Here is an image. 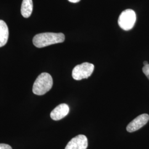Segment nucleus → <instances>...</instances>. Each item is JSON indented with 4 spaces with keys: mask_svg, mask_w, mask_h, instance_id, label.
<instances>
[{
    "mask_svg": "<svg viewBox=\"0 0 149 149\" xmlns=\"http://www.w3.org/2000/svg\"><path fill=\"white\" fill-rule=\"evenodd\" d=\"M69 111V107L67 104H60L52 111L50 117L54 120H61L68 114Z\"/></svg>",
    "mask_w": 149,
    "mask_h": 149,
    "instance_id": "7",
    "label": "nucleus"
},
{
    "mask_svg": "<svg viewBox=\"0 0 149 149\" xmlns=\"http://www.w3.org/2000/svg\"><path fill=\"white\" fill-rule=\"evenodd\" d=\"M0 149H12L11 146L8 144H0Z\"/></svg>",
    "mask_w": 149,
    "mask_h": 149,
    "instance_id": "11",
    "label": "nucleus"
},
{
    "mask_svg": "<svg viewBox=\"0 0 149 149\" xmlns=\"http://www.w3.org/2000/svg\"><path fill=\"white\" fill-rule=\"evenodd\" d=\"M9 37V31L5 22L0 20V48L5 45Z\"/></svg>",
    "mask_w": 149,
    "mask_h": 149,
    "instance_id": "8",
    "label": "nucleus"
},
{
    "mask_svg": "<svg viewBox=\"0 0 149 149\" xmlns=\"http://www.w3.org/2000/svg\"><path fill=\"white\" fill-rule=\"evenodd\" d=\"M149 120V116L148 114H141L129 123L127 127V130L129 133H133L138 130L146 124Z\"/></svg>",
    "mask_w": 149,
    "mask_h": 149,
    "instance_id": "5",
    "label": "nucleus"
},
{
    "mask_svg": "<svg viewBox=\"0 0 149 149\" xmlns=\"http://www.w3.org/2000/svg\"><path fill=\"white\" fill-rule=\"evenodd\" d=\"M32 0H23L21 6V14L23 17L28 18L32 15L33 11Z\"/></svg>",
    "mask_w": 149,
    "mask_h": 149,
    "instance_id": "9",
    "label": "nucleus"
},
{
    "mask_svg": "<svg viewBox=\"0 0 149 149\" xmlns=\"http://www.w3.org/2000/svg\"><path fill=\"white\" fill-rule=\"evenodd\" d=\"M65 40V36L61 33H43L35 36L33 43L36 47L44 48L55 44L63 43Z\"/></svg>",
    "mask_w": 149,
    "mask_h": 149,
    "instance_id": "1",
    "label": "nucleus"
},
{
    "mask_svg": "<svg viewBox=\"0 0 149 149\" xmlns=\"http://www.w3.org/2000/svg\"><path fill=\"white\" fill-rule=\"evenodd\" d=\"M68 1L72 3H77V2H79L80 0H68Z\"/></svg>",
    "mask_w": 149,
    "mask_h": 149,
    "instance_id": "12",
    "label": "nucleus"
},
{
    "mask_svg": "<svg viewBox=\"0 0 149 149\" xmlns=\"http://www.w3.org/2000/svg\"><path fill=\"white\" fill-rule=\"evenodd\" d=\"M136 20V13L133 10L123 11L118 18L119 27L124 31H129L133 28Z\"/></svg>",
    "mask_w": 149,
    "mask_h": 149,
    "instance_id": "3",
    "label": "nucleus"
},
{
    "mask_svg": "<svg viewBox=\"0 0 149 149\" xmlns=\"http://www.w3.org/2000/svg\"><path fill=\"white\" fill-rule=\"evenodd\" d=\"M143 64H144V66H145V65H148L149 63H148V61H145Z\"/></svg>",
    "mask_w": 149,
    "mask_h": 149,
    "instance_id": "13",
    "label": "nucleus"
},
{
    "mask_svg": "<svg viewBox=\"0 0 149 149\" xmlns=\"http://www.w3.org/2000/svg\"><path fill=\"white\" fill-rule=\"evenodd\" d=\"M88 146V140L84 135H79L72 139L65 149H86Z\"/></svg>",
    "mask_w": 149,
    "mask_h": 149,
    "instance_id": "6",
    "label": "nucleus"
},
{
    "mask_svg": "<svg viewBox=\"0 0 149 149\" xmlns=\"http://www.w3.org/2000/svg\"><path fill=\"white\" fill-rule=\"evenodd\" d=\"M53 80L52 76L47 72H43L38 76L33 86V92L37 95H45L52 88Z\"/></svg>",
    "mask_w": 149,
    "mask_h": 149,
    "instance_id": "2",
    "label": "nucleus"
},
{
    "mask_svg": "<svg viewBox=\"0 0 149 149\" xmlns=\"http://www.w3.org/2000/svg\"><path fill=\"white\" fill-rule=\"evenodd\" d=\"M94 69L93 64L84 63L74 67L72 72V76L74 80L77 81L87 79L93 73Z\"/></svg>",
    "mask_w": 149,
    "mask_h": 149,
    "instance_id": "4",
    "label": "nucleus"
},
{
    "mask_svg": "<svg viewBox=\"0 0 149 149\" xmlns=\"http://www.w3.org/2000/svg\"><path fill=\"white\" fill-rule=\"evenodd\" d=\"M143 72L149 80V64L147 65L144 66L143 68Z\"/></svg>",
    "mask_w": 149,
    "mask_h": 149,
    "instance_id": "10",
    "label": "nucleus"
}]
</instances>
